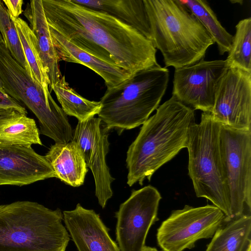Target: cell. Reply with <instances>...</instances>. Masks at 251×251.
<instances>
[{"mask_svg": "<svg viewBox=\"0 0 251 251\" xmlns=\"http://www.w3.org/2000/svg\"><path fill=\"white\" fill-rule=\"evenodd\" d=\"M195 123L194 110L172 96L157 107L143 124L128 148L127 184L142 185L147 178L186 148L190 126Z\"/></svg>", "mask_w": 251, "mask_h": 251, "instance_id": "7a4b0ae2", "label": "cell"}, {"mask_svg": "<svg viewBox=\"0 0 251 251\" xmlns=\"http://www.w3.org/2000/svg\"><path fill=\"white\" fill-rule=\"evenodd\" d=\"M0 33L4 45L12 57L25 69L33 78L15 24L1 0H0Z\"/></svg>", "mask_w": 251, "mask_h": 251, "instance_id": "484cf974", "label": "cell"}, {"mask_svg": "<svg viewBox=\"0 0 251 251\" xmlns=\"http://www.w3.org/2000/svg\"><path fill=\"white\" fill-rule=\"evenodd\" d=\"M161 196L151 185L133 190L120 205L117 218L116 240L120 251H143L151 226L158 220Z\"/></svg>", "mask_w": 251, "mask_h": 251, "instance_id": "30bf717a", "label": "cell"}, {"mask_svg": "<svg viewBox=\"0 0 251 251\" xmlns=\"http://www.w3.org/2000/svg\"><path fill=\"white\" fill-rule=\"evenodd\" d=\"M251 215H243L223 223L206 251H245L251 245Z\"/></svg>", "mask_w": 251, "mask_h": 251, "instance_id": "44dd1931", "label": "cell"}, {"mask_svg": "<svg viewBox=\"0 0 251 251\" xmlns=\"http://www.w3.org/2000/svg\"><path fill=\"white\" fill-rule=\"evenodd\" d=\"M0 79L8 95L23 103L38 120L40 134L55 143L72 140L73 131L67 115L46 92L11 56L0 43Z\"/></svg>", "mask_w": 251, "mask_h": 251, "instance_id": "52a82bcc", "label": "cell"}, {"mask_svg": "<svg viewBox=\"0 0 251 251\" xmlns=\"http://www.w3.org/2000/svg\"><path fill=\"white\" fill-rule=\"evenodd\" d=\"M221 125L210 113L202 112L201 122L189 128L186 148L188 175L198 198L211 201L231 220L220 144Z\"/></svg>", "mask_w": 251, "mask_h": 251, "instance_id": "8992f818", "label": "cell"}, {"mask_svg": "<svg viewBox=\"0 0 251 251\" xmlns=\"http://www.w3.org/2000/svg\"><path fill=\"white\" fill-rule=\"evenodd\" d=\"M220 144L231 220L251 212V129L221 125Z\"/></svg>", "mask_w": 251, "mask_h": 251, "instance_id": "ba28073f", "label": "cell"}, {"mask_svg": "<svg viewBox=\"0 0 251 251\" xmlns=\"http://www.w3.org/2000/svg\"><path fill=\"white\" fill-rule=\"evenodd\" d=\"M245 251H251V245H250Z\"/></svg>", "mask_w": 251, "mask_h": 251, "instance_id": "4dcf8cb0", "label": "cell"}, {"mask_svg": "<svg viewBox=\"0 0 251 251\" xmlns=\"http://www.w3.org/2000/svg\"><path fill=\"white\" fill-rule=\"evenodd\" d=\"M63 221L78 251H120L99 215L80 203L63 212Z\"/></svg>", "mask_w": 251, "mask_h": 251, "instance_id": "9a60e30c", "label": "cell"}, {"mask_svg": "<svg viewBox=\"0 0 251 251\" xmlns=\"http://www.w3.org/2000/svg\"><path fill=\"white\" fill-rule=\"evenodd\" d=\"M143 251H158L156 248L148 246H145Z\"/></svg>", "mask_w": 251, "mask_h": 251, "instance_id": "f1b7e54d", "label": "cell"}, {"mask_svg": "<svg viewBox=\"0 0 251 251\" xmlns=\"http://www.w3.org/2000/svg\"><path fill=\"white\" fill-rule=\"evenodd\" d=\"M221 125L240 130L251 127V73L228 68L219 81L210 113Z\"/></svg>", "mask_w": 251, "mask_h": 251, "instance_id": "7c38bea8", "label": "cell"}, {"mask_svg": "<svg viewBox=\"0 0 251 251\" xmlns=\"http://www.w3.org/2000/svg\"><path fill=\"white\" fill-rule=\"evenodd\" d=\"M108 13L129 25L151 41L150 23L144 0H73Z\"/></svg>", "mask_w": 251, "mask_h": 251, "instance_id": "d6986e66", "label": "cell"}, {"mask_svg": "<svg viewBox=\"0 0 251 251\" xmlns=\"http://www.w3.org/2000/svg\"><path fill=\"white\" fill-rule=\"evenodd\" d=\"M56 177L45 156L31 146L0 142V185L22 186Z\"/></svg>", "mask_w": 251, "mask_h": 251, "instance_id": "5bb4252c", "label": "cell"}, {"mask_svg": "<svg viewBox=\"0 0 251 251\" xmlns=\"http://www.w3.org/2000/svg\"><path fill=\"white\" fill-rule=\"evenodd\" d=\"M227 69L226 60L203 59L176 68L172 96L194 110L211 113L217 85Z\"/></svg>", "mask_w": 251, "mask_h": 251, "instance_id": "8fae6325", "label": "cell"}, {"mask_svg": "<svg viewBox=\"0 0 251 251\" xmlns=\"http://www.w3.org/2000/svg\"><path fill=\"white\" fill-rule=\"evenodd\" d=\"M169 70L159 64L139 71L109 88L100 101L98 118L109 130L120 134L143 125L157 108L166 91Z\"/></svg>", "mask_w": 251, "mask_h": 251, "instance_id": "5b68a950", "label": "cell"}, {"mask_svg": "<svg viewBox=\"0 0 251 251\" xmlns=\"http://www.w3.org/2000/svg\"><path fill=\"white\" fill-rule=\"evenodd\" d=\"M59 208L17 201L0 205V251H65L70 236Z\"/></svg>", "mask_w": 251, "mask_h": 251, "instance_id": "277c9868", "label": "cell"}, {"mask_svg": "<svg viewBox=\"0 0 251 251\" xmlns=\"http://www.w3.org/2000/svg\"><path fill=\"white\" fill-rule=\"evenodd\" d=\"M53 90L67 115L75 117L78 121H85L98 114L101 108L100 101L88 100L70 87L62 76L50 89Z\"/></svg>", "mask_w": 251, "mask_h": 251, "instance_id": "7402d4cb", "label": "cell"}, {"mask_svg": "<svg viewBox=\"0 0 251 251\" xmlns=\"http://www.w3.org/2000/svg\"><path fill=\"white\" fill-rule=\"evenodd\" d=\"M199 20L216 43L220 55L228 52L233 35L221 25L208 2L204 0H178Z\"/></svg>", "mask_w": 251, "mask_h": 251, "instance_id": "603a6c76", "label": "cell"}, {"mask_svg": "<svg viewBox=\"0 0 251 251\" xmlns=\"http://www.w3.org/2000/svg\"><path fill=\"white\" fill-rule=\"evenodd\" d=\"M0 43H4L3 40V39H2V37L1 36L0 33Z\"/></svg>", "mask_w": 251, "mask_h": 251, "instance_id": "f546056e", "label": "cell"}, {"mask_svg": "<svg viewBox=\"0 0 251 251\" xmlns=\"http://www.w3.org/2000/svg\"><path fill=\"white\" fill-rule=\"evenodd\" d=\"M45 157L55 172L56 177L62 182L73 187L84 183L87 166L80 149L74 141L55 143Z\"/></svg>", "mask_w": 251, "mask_h": 251, "instance_id": "ac0fdd59", "label": "cell"}, {"mask_svg": "<svg viewBox=\"0 0 251 251\" xmlns=\"http://www.w3.org/2000/svg\"><path fill=\"white\" fill-rule=\"evenodd\" d=\"M2 2L7 7L10 17L17 18L23 12V0H3Z\"/></svg>", "mask_w": 251, "mask_h": 251, "instance_id": "83f0119b", "label": "cell"}, {"mask_svg": "<svg viewBox=\"0 0 251 251\" xmlns=\"http://www.w3.org/2000/svg\"><path fill=\"white\" fill-rule=\"evenodd\" d=\"M99 118L78 121L72 141L80 149L87 166L91 170L95 182V195L102 208L112 195L111 183L114 180L106 163L109 150L108 131Z\"/></svg>", "mask_w": 251, "mask_h": 251, "instance_id": "4fadbf2b", "label": "cell"}, {"mask_svg": "<svg viewBox=\"0 0 251 251\" xmlns=\"http://www.w3.org/2000/svg\"><path fill=\"white\" fill-rule=\"evenodd\" d=\"M151 41L162 54L165 67L194 64L214 42L209 33L178 0H144Z\"/></svg>", "mask_w": 251, "mask_h": 251, "instance_id": "3957f363", "label": "cell"}, {"mask_svg": "<svg viewBox=\"0 0 251 251\" xmlns=\"http://www.w3.org/2000/svg\"><path fill=\"white\" fill-rule=\"evenodd\" d=\"M49 28L60 61L78 63L90 68L103 78L107 88L118 85L132 75L122 68L80 49L54 30Z\"/></svg>", "mask_w": 251, "mask_h": 251, "instance_id": "2e32d148", "label": "cell"}, {"mask_svg": "<svg viewBox=\"0 0 251 251\" xmlns=\"http://www.w3.org/2000/svg\"><path fill=\"white\" fill-rule=\"evenodd\" d=\"M226 61L228 68H238L251 73V18L240 20Z\"/></svg>", "mask_w": 251, "mask_h": 251, "instance_id": "d4e9b609", "label": "cell"}, {"mask_svg": "<svg viewBox=\"0 0 251 251\" xmlns=\"http://www.w3.org/2000/svg\"><path fill=\"white\" fill-rule=\"evenodd\" d=\"M0 142L43 145L35 120L12 108L0 109Z\"/></svg>", "mask_w": 251, "mask_h": 251, "instance_id": "ffe728a7", "label": "cell"}, {"mask_svg": "<svg viewBox=\"0 0 251 251\" xmlns=\"http://www.w3.org/2000/svg\"><path fill=\"white\" fill-rule=\"evenodd\" d=\"M47 22L80 49L132 75L158 64L151 41L104 12L73 0H42Z\"/></svg>", "mask_w": 251, "mask_h": 251, "instance_id": "6da1fadb", "label": "cell"}, {"mask_svg": "<svg viewBox=\"0 0 251 251\" xmlns=\"http://www.w3.org/2000/svg\"><path fill=\"white\" fill-rule=\"evenodd\" d=\"M1 108H12L25 115L27 114L26 109L22 103L14 99L6 93L0 79V109Z\"/></svg>", "mask_w": 251, "mask_h": 251, "instance_id": "4316f807", "label": "cell"}, {"mask_svg": "<svg viewBox=\"0 0 251 251\" xmlns=\"http://www.w3.org/2000/svg\"><path fill=\"white\" fill-rule=\"evenodd\" d=\"M226 216L217 207L207 204L194 207L185 205L173 210L157 229L158 245L163 251L192 249L202 239L212 238Z\"/></svg>", "mask_w": 251, "mask_h": 251, "instance_id": "9c48e42d", "label": "cell"}, {"mask_svg": "<svg viewBox=\"0 0 251 251\" xmlns=\"http://www.w3.org/2000/svg\"><path fill=\"white\" fill-rule=\"evenodd\" d=\"M23 13L36 37L40 56L49 78L50 89L60 80L62 75L59 67L60 60L46 20L42 0H30Z\"/></svg>", "mask_w": 251, "mask_h": 251, "instance_id": "e0dca14e", "label": "cell"}, {"mask_svg": "<svg viewBox=\"0 0 251 251\" xmlns=\"http://www.w3.org/2000/svg\"><path fill=\"white\" fill-rule=\"evenodd\" d=\"M17 30L25 56L32 76L47 92L50 82L39 54L37 40L28 24L22 18L10 17Z\"/></svg>", "mask_w": 251, "mask_h": 251, "instance_id": "cb8c5ba5", "label": "cell"}]
</instances>
